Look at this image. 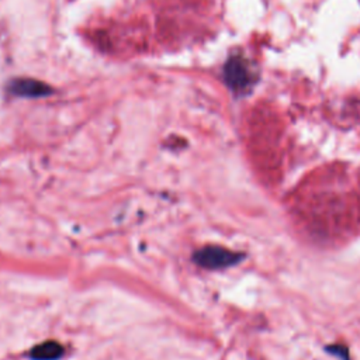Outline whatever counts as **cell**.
Returning a JSON list of instances; mask_svg holds the SVG:
<instances>
[{"label":"cell","mask_w":360,"mask_h":360,"mask_svg":"<svg viewBox=\"0 0 360 360\" xmlns=\"http://www.w3.org/2000/svg\"><path fill=\"white\" fill-rule=\"evenodd\" d=\"M326 350L329 353H332L333 356H338L340 360H350V356H349V349L343 345H332V346H328Z\"/></svg>","instance_id":"cell-5"},{"label":"cell","mask_w":360,"mask_h":360,"mask_svg":"<svg viewBox=\"0 0 360 360\" xmlns=\"http://www.w3.org/2000/svg\"><path fill=\"white\" fill-rule=\"evenodd\" d=\"M194 262L210 270H217V269H225L238 264L240 260L245 259V255L240 252H233L222 246L217 245H210L198 249L194 253Z\"/></svg>","instance_id":"cell-1"},{"label":"cell","mask_w":360,"mask_h":360,"mask_svg":"<svg viewBox=\"0 0 360 360\" xmlns=\"http://www.w3.org/2000/svg\"><path fill=\"white\" fill-rule=\"evenodd\" d=\"M8 90L22 97H44L52 91L49 86L34 79H15L10 83Z\"/></svg>","instance_id":"cell-3"},{"label":"cell","mask_w":360,"mask_h":360,"mask_svg":"<svg viewBox=\"0 0 360 360\" xmlns=\"http://www.w3.org/2000/svg\"><path fill=\"white\" fill-rule=\"evenodd\" d=\"M224 77H225L226 84L232 90L240 91V90L246 89V86L249 84V80H250V75H249L246 62L239 56L229 58L224 68Z\"/></svg>","instance_id":"cell-2"},{"label":"cell","mask_w":360,"mask_h":360,"mask_svg":"<svg viewBox=\"0 0 360 360\" xmlns=\"http://www.w3.org/2000/svg\"><path fill=\"white\" fill-rule=\"evenodd\" d=\"M65 353L63 346L56 340H45L30 350L32 360H59Z\"/></svg>","instance_id":"cell-4"}]
</instances>
